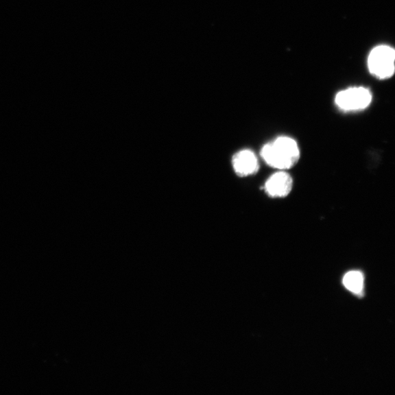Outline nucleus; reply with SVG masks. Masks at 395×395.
<instances>
[{
    "mask_svg": "<svg viewBox=\"0 0 395 395\" xmlns=\"http://www.w3.org/2000/svg\"><path fill=\"white\" fill-rule=\"evenodd\" d=\"M235 173L239 177L257 173L259 169L258 159L254 152L250 150H241L236 154L232 159Z\"/></svg>",
    "mask_w": 395,
    "mask_h": 395,
    "instance_id": "5",
    "label": "nucleus"
},
{
    "mask_svg": "<svg viewBox=\"0 0 395 395\" xmlns=\"http://www.w3.org/2000/svg\"><path fill=\"white\" fill-rule=\"evenodd\" d=\"M345 287L351 292L360 294L364 289V276L361 272L351 271L345 274L343 280Z\"/></svg>",
    "mask_w": 395,
    "mask_h": 395,
    "instance_id": "6",
    "label": "nucleus"
},
{
    "mask_svg": "<svg viewBox=\"0 0 395 395\" xmlns=\"http://www.w3.org/2000/svg\"><path fill=\"white\" fill-rule=\"evenodd\" d=\"M372 95L364 87L349 88L339 92L335 97V104L344 112H356L365 109L370 104Z\"/></svg>",
    "mask_w": 395,
    "mask_h": 395,
    "instance_id": "3",
    "label": "nucleus"
},
{
    "mask_svg": "<svg viewBox=\"0 0 395 395\" xmlns=\"http://www.w3.org/2000/svg\"><path fill=\"white\" fill-rule=\"evenodd\" d=\"M293 180L291 176L285 171L274 173L265 184L266 193L273 198L287 196L291 191Z\"/></svg>",
    "mask_w": 395,
    "mask_h": 395,
    "instance_id": "4",
    "label": "nucleus"
},
{
    "mask_svg": "<svg viewBox=\"0 0 395 395\" xmlns=\"http://www.w3.org/2000/svg\"><path fill=\"white\" fill-rule=\"evenodd\" d=\"M261 155L270 167L285 170L298 162L300 152L295 140L281 136L263 146Z\"/></svg>",
    "mask_w": 395,
    "mask_h": 395,
    "instance_id": "1",
    "label": "nucleus"
},
{
    "mask_svg": "<svg viewBox=\"0 0 395 395\" xmlns=\"http://www.w3.org/2000/svg\"><path fill=\"white\" fill-rule=\"evenodd\" d=\"M395 53L387 46H380L373 49L368 58L370 73L379 79H387L394 72Z\"/></svg>",
    "mask_w": 395,
    "mask_h": 395,
    "instance_id": "2",
    "label": "nucleus"
}]
</instances>
